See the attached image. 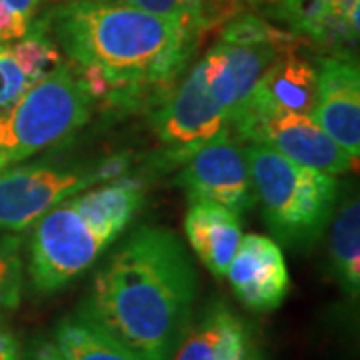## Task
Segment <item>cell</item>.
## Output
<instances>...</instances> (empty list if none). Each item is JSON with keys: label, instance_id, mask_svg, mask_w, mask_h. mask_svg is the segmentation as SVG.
I'll return each mask as SVG.
<instances>
[{"label": "cell", "instance_id": "cell-23", "mask_svg": "<svg viewBox=\"0 0 360 360\" xmlns=\"http://www.w3.org/2000/svg\"><path fill=\"white\" fill-rule=\"evenodd\" d=\"M328 2H336V4H345V2H352V0H328Z\"/></svg>", "mask_w": 360, "mask_h": 360}, {"label": "cell", "instance_id": "cell-19", "mask_svg": "<svg viewBox=\"0 0 360 360\" xmlns=\"http://www.w3.org/2000/svg\"><path fill=\"white\" fill-rule=\"evenodd\" d=\"M46 0H0V44L28 34Z\"/></svg>", "mask_w": 360, "mask_h": 360}, {"label": "cell", "instance_id": "cell-7", "mask_svg": "<svg viewBox=\"0 0 360 360\" xmlns=\"http://www.w3.org/2000/svg\"><path fill=\"white\" fill-rule=\"evenodd\" d=\"M129 155H115L94 165L56 167L49 162L16 165L0 172V232L30 229L51 208L90 186L127 176Z\"/></svg>", "mask_w": 360, "mask_h": 360}, {"label": "cell", "instance_id": "cell-20", "mask_svg": "<svg viewBox=\"0 0 360 360\" xmlns=\"http://www.w3.org/2000/svg\"><path fill=\"white\" fill-rule=\"evenodd\" d=\"M30 84V77L14 56L11 44H0V108L16 101Z\"/></svg>", "mask_w": 360, "mask_h": 360}, {"label": "cell", "instance_id": "cell-21", "mask_svg": "<svg viewBox=\"0 0 360 360\" xmlns=\"http://www.w3.org/2000/svg\"><path fill=\"white\" fill-rule=\"evenodd\" d=\"M0 360H25L18 338L6 322L0 321Z\"/></svg>", "mask_w": 360, "mask_h": 360}, {"label": "cell", "instance_id": "cell-8", "mask_svg": "<svg viewBox=\"0 0 360 360\" xmlns=\"http://www.w3.org/2000/svg\"><path fill=\"white\" fill-rule=\"evenodd\" d=\"M231 130L240 142L264 144L300 167L333 176L345 174L359 165V160L348 156L310 115L240 106L232 116Z\"/></svg>", "mask_w": 360, "mask_h": 360}, {"label": "cell", "instance_id": "cell-22", "mask_svg": "<svg viewBox=\"0 0 360 360\" xmlns=\"http://www.w3.org/2000/svg\"><path fill=\"white\" fill-rule=\"evenodd\" d=\"M25 360H65L52 338L40 336L30 347L26 348Z\"/></svg>", "mask_w": 360, "mask_h": 360}, {"label": "cell", "instance_id": "cell-3", "mask_svg": "<svg viewBox=\"0 0 360 360\" xmlns=\"http://www.w3.org/2000/svg\"><path fill=\"white\" fill-rule=\"evenodd\" d=\"M300 42L302 39L255 14L231 18L219 40L150 112V127L165 146L162 162L180 167L219 132L231 129L232 116L258 78Z\"/></svg>", "mask_w": 360, "mask_h": 360}, {"label": "cell", "instance_id": "cell-14", "mask_svg": "<svg viewBox=\"0 0 360 360\" xmlns=\"http://www.w3.org/2000/svg\"><path fill=\"white\" fill-rule=\"evenodd\" d=\"M184 234L194 255L214 276H224L236 248L243 240L238 214L214 202H193L186 219Z\"/></svg>", "mask_w": 360, "mask_h": 360}, {"label": "cell", "instance_id": "cell-1", "mask_svg": "<svg viewBox=\"0 0 360 360\" xmlns=\"http://www.w3.org/2000/svg\"><path fill=\"white\" fill-rule=\"evenodd\" d=\"M94 103L134 110L167 98L202 34L130 4L66 0L40 16Z\"/></svg>", "mask_w": 360, "mask_h": 360}, {"label": "cell", "instance_id": "cell-2", "mask_svg": "<svg viewBox=\"0 0 360 360\" xmlns=\"http://www.w3.org/2000/svg\"><path fill=\"white\" fill-rule=\"evenodd\" d=\"M196 292V270L176 234L141 226L96 270L80 309L142 360H170Z\"/></svg>", "mask_w": 360, "mask_h": 360}, {"label": "cell", "instance_id": "cell-9", "mask_svg": "<svg viewBox=\"0 0 360 360\" xmlns=\"http://www.w3.org/2000/svg\"><path fill=\"white\" fill-rule=\"evenodd\" d=\"M176 184L191 202H214L234 214L257 205L245 148L231 129L219 132L180 165Z\"/></svg>", "mask_w": 360, "mask_h": 360}, {"label": "cell", "instance_id": "cell-11", "mask_svg": "<svg viewBox=\"0 0 360 360\" xmlns=\"http://www.w3.org/2000/svg\"><path fill=\"white\" fill-rule=\"evenodd\" d=\"M170 360H269V356L252 322L222 298H214L191 321Z\"/></svg>", "mask_w": 360, "mask_h": 360}, {"label": "cell", "instance_id": "cell-4", "mask_svg": "<svg viewBox=\"0 0 360 360\" xmlns=\"http://www.w3.org/2000/svg\"><path fill=\"white\" fill-rule=\"evenodd\" d=\"M142 188L141 180L122 176L90 186L40 217L28 243L32 288L54 295L96 264L136 217Z\"/></svg>", "mask_w": 360, "mask_h": 360}, {"label": "cell", "instance_id": "cell-16", "mask_svg": "<svg viewBox=\"0 0 360 360\" xmlns=\"http://www.w3.org/2000/svg\"><path fill=\"white\" fill-rule=\"evenodd\" d=\"M330 260L336 281L350 298L360 292V202L350 198L333 222Z\"/></svg>", "mask_w": 360, "mask_h": 360}, {"label": "cell", "instance_id": "cell-24", "mask_svg": "<svg viewBox=\"0 0 360 360\" xmlns=\"http://www.w3.org/2000/svg\"><path fill=\"white\" fill-rule=\"evenodd\" d=\"M248 2H270V0H248Z\"/></svg>", "mask_w": 360, "mask_h": 360}, {"label": "cell", "instance_id": "cell-18", "mask_svg": "<svg viewBox=\"0 0 360 360\" xmlns=\"http://www.w3.org/2000/svg\"><path fill=\"white\" fill-rule=\"evenodd\" d=\"M22 288V238L16 232H0V312H11L20 307Z\"/></svg>", "mask_w": 360, "mask_h": 360}, {"label": "cell", "instance_id": "cell-10", "mask_svg": "<svg viewBox=\"0 0 360 360\" xmlns=\"http://www.w3.org/2000/svg\"><path fill=\"white\" fill-rule=\"evenodd\" d=\"M316 98L310 116L348 156H360V72L352 56L316 60Z\"/></svg>", "mask_w": 360, "mask_h": 360}, {"label": "cell", "instance_id": "cell-13", "mask_svg": "<svg viewBox=\"0 0 360 360\" xmlns=\"http://www.w3.org/2000/svg\"><path fill=\"white\" fill-rule=\"evenodd\" d=\"M316 98V66L295 52L281 54L258 78L243 106L310 115Z\"/></svg>", "mask_w": 360, "mask_h": 360}, {"label": "cell", "instance_id": "cell-5", "mask_svg": "<svg viewBox=\"0 0 360 360\" xmlns=\"http://www.w3.org/2000/svg\"><path fill=\"white\" fill-rule=\"evenodd\" d=\"M245 156L270 232L288 246L316 243L335 212L336 176L300 167L257 142L246 144Z\"/></svg>", "mask_w": 360, "mask_h": 360}, {"label": "cell", "instance_id": "cell-15", "mask_svg": "<svg viewBox=\"0 0 360 360\" xmlns=\"http://www.w3.org/2000/svg\"><path fill=\"white\" fill-rule=\"evenodd\" d=\"M52 340L65 360H142L78 307L56 322Z\"/></svg>", "mask_w": 360, "mask_h": 360}, {"label": "cell", "instance_id": "cell-12", "mask_svg": "<svg viewBox=\"0 0 360 360\" xmlns=\"http://www.w3.org/2000/svg\"><path fill=\"white\" fill-rule=\"evenodd\" d=\"M226 276L236 298L252 312L276 310L290 288L281 246L260 234H250L240 240Z\"/></svg>", "mask_w": 360, "mask_h": 360}, {"label": "cell", "instance_id": "cell-6", "mask_svg": "<svg viewBox=\"0 0 360 360\" xmlns=\"http://www.w3.org/2000/svg\"><path fill=\"white\" fill-rule=\"evenodd\" d=\"M92 96L65 63L0 108V172L72 139L92 116Z\"/></svg>", "mask_w": 360, "mask_h": 360}, {"label": "cell", "instance_id": "cell-17", "mask_svg": "<svg viewBox=\"0 0 360 360\" xmlns=\"http://www.w3.org/2000/svg\"><path fill=\"white\" fill-rule=\"evenodd\" d=\"M150 14L191 25L200 34L212 26L226 25L243 11V0H118Z\"/></svg>", "mask_w": 360, "mask_h": 360}]
</instances>
